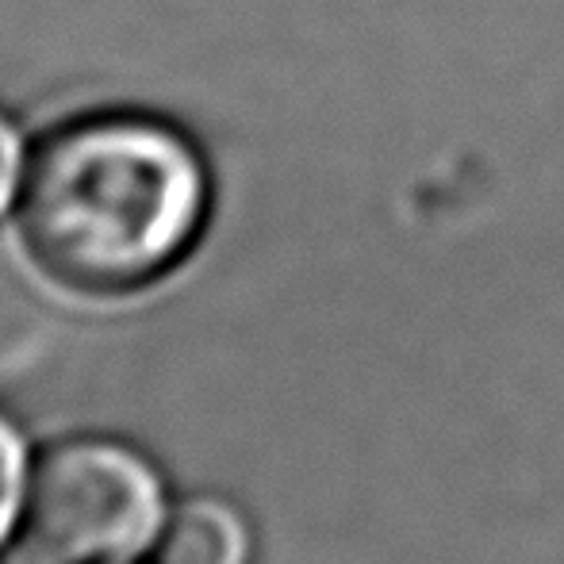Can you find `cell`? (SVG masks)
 <instances>
[{"mask_svg": "<svg viewBox=\"0 0 564 564\" xmlns=\"http://www.w3.org/2000/svg\"><path fill=\"white\" fill-rule=\"evenodd\" d=\"M23 165H28V158H23L20 134H15L12 119L0 112V219L12 208V200H20Z\"/></svg>", "mask_w": 564, "mask_h": 564, "instance_id": "5", "label": "cell"}, {"mask_svg": "<svg viewBox=\"0 0 564 564\" xmlns=\"http://www.w3.org/2000/svg\"><path fill=\"white\" fill-rule=\"evenodd\" d=\"M170 514V491L147 453L82 434L35 457L23 542L43 564H131L154 550Z\"/></svg>", "mask_w": 564, "mask_h": 564, "instance_id": "2", "label": "cell"}, {"mask_svg": "<svg viewBox=\"0 0 564 564\" xmlns=\"http://www.w3.org/2000/svg\"><path fill=\"white\" fill-rule=\"evenodd\" d=\"M31 468L35 457L28 449L23 431L0 411V545L23 530V507H28Z\"/></svg>", "mask_w": 564, "mask_h": 564, "instance_id": "4", "label": "cell"}, {"mask_svg": "<svg viewBox=\"0 0 564 564\" xmlns=\"http://www.w3.org/2000/svg\"><path fill=\"white\" fill-rule=\"evenodd\" d=\"M253 534L246 514L216 496L173 507L154 545L158 564H250Z\"/></svg>", "mask_w": 564, "mask_h": 564, "instance_id": "3", "label": "cell"}, {"mask_svg": "<svg viewBox=\"0 0 564 564\" xmlns=\"http://www.w3.org/2000/svg\"><path fill=\"white\" fill-rule=\"evenodd\" d=\"M208 208L200 150L154 116L69 119L23 165L28 253L46 276L93 296L162 281L196 246Z\"/></svg>", "mask_w": 564, "mask_h": 564, "instance_id": "1", "label": "cell"}]
</instances>
